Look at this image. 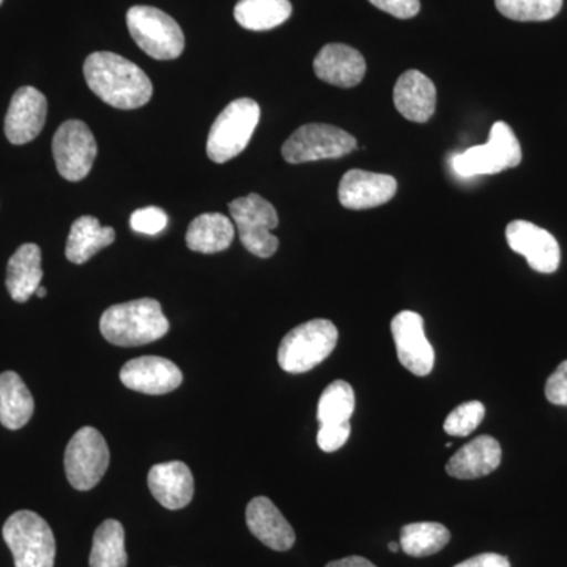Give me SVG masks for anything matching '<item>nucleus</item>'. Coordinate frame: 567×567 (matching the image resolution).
Returning <instances> with one entry per match:
<instances>
[{
  "mask_svg": "<svg viewBox=\"0 0 567 567\" xmlns=\"http://www.w3.org/2000/svg\"><path fill=\"white\" fill-rule=\"evenodd\" d=\"M130 226L134 233L144 235H158L166 229L167 215L166 212L158 207L140 208L133 213L130 218Z\"/></svg>",
  "mask_w": 567,
  "mask_h": 567,
  "instance_id": "obj_32",
  "label": "nucleus"
},
{
  "mask_svg": "<svg viewBox=\"0 0 567 567\" xmlns=\"http://www.w3.org/2000/svg\"><path fill=\"white\" fill-rule=\"evenodd\" d=\"M495 6L509 20L543 22L557 17L563 9V0H495Z\"/></svg>",
  "mask_w": 567,
  "mask_h": 567,
  "instance_id": "obj_30",
  "label": "nucleus"
},
{
  "mask_svg": "<svg viewBox=\"0 0 567 567\" xmlns=\"http://www.w3.org/2000/svg\"><path fill=\"white\" fill-rule=\"evenodd\" d=\"M123 385L137 393L167 394L182 385L183 374L178 365L162 357L134 358L121 371Z\"/></svg>",
  "mask_w": 567,
  "mask_h": 567,
  "instance_id": "obj_15",
  "label": "nucleus"
},
{
  "mask_svg": "<svg viewBox=\"0 0 567 567\" xmlns=\"http://www.w3.org/2000/svg\"><path fill=\"white\" fill-rule=\"evenodd\" d=\"M95 137L84 122L66 121L59 126L52 140V155L59 174L65 181L80 182L87 177L95 163Z\"/></svg>",
  "mask_w": 567,
  "mask_h": 567,
  "instance_id": "obj_11",
  "label": "nucleus"
},
{
  "mask_svg": "<svg viewBox=\"0 0 567 567\" xmlns=\"http://www.w3.org/2000/svg\"><path fill=\"white\" fill-rule=\"evenodd\" d=\"M147 483L156 502L166 509H183L192 503L194 477L192 470L183 462L153 465L148 472Z\"/></svg>",
  "mask_w": 567,
  "mask_h": 567,
  "instance_id": "obj_18",
  "label": "nucleus"
},
{
  "mask_svg": "<svg viewBox=\"0 0 567 567\" xmlns=\"http://www.w3.org/2000/svg\"><path fill=\"white\" fill-rule=\"evenodd\" d=\"M484 415H486V409L480 401L464 402L447 415L443 427L447 435L466 436L483 423Z\"/></svg>",
  "mask_w": 567,
  "mask_h": 567,
  "instance_id": "obj_31",
  "label": "nucleus"
},
{
  "mask_svg": "<svg viewBox=\"0 0 567 567\" xmlns=\"http://www.w3.org/2000/svg\"><path fill=\"white\" fill-rule=\"evenodd\" d=\"M91 567H126L125 529L118 520H104L95 535L91 551Z\"/></svg>",
  "mask_w": 567,
  "mask_h": 567,
  "instance_id": "obj_27",
  "label": "nucleus"
},
{
  "mask_svg": "<svg viewBox=\"0 0 567 567\" xmlns=\"http://www.w3.org/2000/svg\"><path fill=\"white\" fill-rule=\"evenodd\" d=\"M520 163V142L505 122H496L492 126L486 144L456 153L451 159L454 173L464 178L503 173L517 167Z\"/></svg>",
  "mask_w": 567,
  "mask_h": 567,
  "instance_id": "obj_5",
  "label": "nucleus"
},
{
  "mask_svg": "<svg viewBox=\"0 0 567 567\" xmlns=\"http://www.w3.org/2000/svg\"><path fill=\"white\" fill-rule=\"evenodd\" d=\"M506 240L509 248L522 254L537 274L550 275L558 270L561 249L557 238L543 227L517 219L507 224Z\"/></svg>",
  "mask_w": 567,
  "mask_h": 567,
  "instance_id": "obj_12",
  "label": "nucleus"
},
{
  "mask_svg": "<svg viewBox=\"0 0 567 567\" xmlns=\"http://www.w3.org/2000/svg\"><path fill=\"white\" fill-rule=\"evenodd\" d=\"M235 20L248 31H271L292 17L289 0H238L234 10Z\"/></svg>",
  "mask_w": 567,
  "mask_h": 567,
  "instance_id": "obj_26",
  "label": "nucleus"
},
{
  "mask_svg": "<svg viewBox=\"0 0 567 567\" xmlns=\"http://www.w3.org/2000/svg\"><path fill=\"white\" fill-rule=\"evenodd\" d=\"M47 96L31 85L18 89L7 111L6 136L14 145L35 140L47 123Z\"/></svg>",
  "mask_w": 567,
  "mask_h": 567,
  "instance_id": "obj_14",
  "label": "nucleus"
},
{
  "mask_svg": "<svg viewBox=\"0 0 567 567\" xmlns=\"http://www.w3.org/2000/svg\"><path fill=\"white\" fill-rule=\"evenodd\" d=\"M84 78L91 91L117 110L132 111L151 102V78L132 61L114 52H93L84 62Z\"/></svg>",
  "mask_w": 567,
  "mask_h": 567,
  "instance_id": "obj_1",
  "label": "nucleus"
},
{
  "mask_svg": "<svg viewBox=\"0 0 567 567\" xmlns=\"http://www.w3.org/2000/svg\"><path fill=\"white\" fill-rule=\"evenodd\" d=\"M35 293H37V297L44 298V297H47L48 290L44 289V287L40 286L39 289H37Z\"/></svg>",
  "mask_w": 567,
  "mask_h": 567,
  "instance_id": "obj_38",
  "label": "nucleus"
},
{
  "mask_svg": "<svg viewBox=\"0 0 567 567\" xmlns=\"http://www.w3.org/2000/svg\"><path fill=\"white\" fill-rule=\"evenodd\" d=\"M454 567H511V563L503 555L481 554Z\"/></svg>",
  "mask_w": 567,
  "mask_h": 567,
  "instance_id": "obj_36",
  "label": "nucleus"
},
{
  "mask_svg": "<svg viewBox=\"0 0 567 567\" xmlns=\"http://www.w3.org/2000/svg\"><path fill=\"white\" fill-rule=\"evenodd\" d=\"M3 0H0V6H2Z\"/></svg>",
  "mask_w": 567,
  "mask_h": 567,
  "instance_id": "obj_40",
  "label": "nucleus"
},
{
  "mask_svg": "<svg viewBox=\"0 0 567 567\" xmlns=\"http://www.w3.org/2000/svg\"><path fill=\"white\" fill-rule=\"evenodd\" d=\"M235 238L234 223L223 213H204L189 224L186 245L194 252L226 251Z\"/></svg>",
  "mask_w": 567,
  "mask_h": 567,
  "instance_id": "obj_24",
  "label": "nucleus"
},
{
  "mask_svg": "<svg viewBox=\"0 0 567 567\" xmlns=\"http://www.w3.org/2000/svg\"><path fill=\"white\" fill-rule=\"evenodd\" d=\"M546 398L550 404L567 405V361H563L557 371L548 377Z\"/></svg>",
  "mask_w": 567,
  "mask_h": 567,
  "instance_id": "obj_34",
  "label": "nucleus"
},
{
  "mask_svg": "<svg viewBox=\"0 0 567 567\" xmlns=\"http://www.w3.org/2000/svg\"><path fill=\"white\" fill-rule=\"evenodd\" d=\"M246 524L264 546L276 551H286L293 547L295 532L281 511L267 496H257L246 507Z\"/></svg>",
  "mask_w": 567,
  "mask_h": 567,
  "instance_id": "obj_19",
  "label": "nucleus"
},
{
  "mask_svg": "<svg viewBox=\"0 0 567 567\" xmlns=\"http://www.w3.org/2000/svg\"><path fill=\"white\" fill-rule=\"evenodd\" d=\"M451 533L435 522H417L402 528L401 548L410 557L423 558L439 554L450 543Z\"/></svg>",
  "mask_w": 567,
  "mask_h": 567,
  "instance_id": "obj_28",
  "label": "nucleus"
},
{
  "mask_svg": "<svg viewBox=\"0 0 567 567\" xmlns=\"http://www.w3.org/2000/svg\"><path fill=\"white\" fill-rule=\"evenodd\" d=\"M398 358L412 374H431L435 363L434 347L424 333L423 317L413 311H402L391 322Z\"/></svg>",
  "mask_w": 567,
  "mask_h": 567,
  "instance_id": "obj_13",
  "label": "nucleus"
},
{
  "mask_svg": "<svg viewBox=\"0 0 567 567\" xmlns=\"http://www.w3.org/2000/svg\"><path fill=\"white\" fill-rule=\"evenodd\" d=\"M398 192V182L386 174L352 169L339 183V203L349 210H368L390 203Z\"/></svg>",
  "mask_w": 567,
  "mask_h": 567,
  "instance_id": "obj_16",
  "label": "nucleus"
},
{
  "mask_svg": "<svg viewBox=\"0 0 567 567\" xmlns=\"http://www.w3.org/2000/svg\"><path fill=\"white\" fill-rule=\"evenodd\" d=\"M350 432H352L350 421L349 423L322 424L319 434H317V445L324 453H334V451L341 450L346 445Z\"/></svg>",
  "mask_w": 567,
  "mask_h": 567,
  "instance_id": "obj_33",
  "label": "nucleus"
},
{
  "mask_svg": "<svg viewBox=\"0 0 567 567\" xmlns=\"http://www.w3.org/2000/svg\"><path fill=\"white\" fill-rule=\"evenodd\" d=\"M230 216L240 235L241 245L254 256L268 259L279 248L278 237L271 234L278 227V213L259 194L238 197L229 204Z\"/></svg>",
  "mask_w": 567,
  "mask_h": 567,
  "instance_id": "obj_8",
  "label": "nucleus"
},
{
  "mask_svg": "<svg viewBox=\"0 0 567 567\" xmlns=\"http://www.w3.org/2000/svg\"><path fill=\"white\" fill-rule=\"evenodd\" d=\"M260 121V106L251 99L234 100L213 122L207 155L213 163H227L248 147Z\"/></svg>",
  "mask_w": 567,
  "mask_h": 567,
  "instance_id": "obj_6",
  "label": "nucleus"
},
{
  "mask_svg": "<svg viewBox=\"0 0 567 567\" xmlns=\"http://www.w3.org/2000/svg\"><path fill=\"white\" fill-rule=\"evenodd\" d=\"M35 402L29 388L13 371L0 374V424L18 431L31 421Z\"/></svg>",
  "mask_w": 567,
  "mask_h": 567,
  "instance_id": "obj_25",
  "label": "nucleus"
},
{
  "mask_svg": "<svg viewBox=\"0 0 567 567\" xmlns=\"http://www.w3.org/2000/svg\"><path fill=\"white\" fill-rule=\"evenodd\" d=\"M502 464V446L495 439L481 435L466 443L450 458L447 475L456 480H477L491 475Z\"/></svg>",
  "mask_w": 567,
  "mask_h": 567,
  "instance_id": "obj_21",
  "label": "nucleus"
},
{
  "mask_svg": "<svg viewBox=\"0 0 567 567\" xmlns=\"http://www.w3.org/2000/svg\"><path fill=\"white\" fill-rule=\"evenodd\" d=\"M354 412V391L344 380L324 388L317 406V420L322 424L349 423Z\"/></svg>",
  "mask_w": 567,
  "mask_h": 567,
  "instance_id": "obj_29",
  "label": "nucleus"
},
{
  "mask_svg": "<svg viewBox=\"0 0 567 567\" xmlns=\"http://www.w3.org/2000/svg\"><path fill=\"white\" fill-rule=\"evenodd\" d=\"M126 25L137 47L156 61H174L185 50V35L178 22L155 7H132L126 13Z\"/></svg>",
  "mask_w": 567,
  "mask_h": 567,
  "instance_id": "obj_7",
  "label": "nucleus"
},
{
  "mask_svg": "<svg viewBox=\"0 0 567 567\" xmlns=\"http://www.w3.org/2000/svg\"><path fill=\"white\" fill-rule=\"evenodd\" d=\"M14 567H54L55 539L48 522L32 511H18L2 529Z\"/></svg>",
  "mask_w": 567,
  "mask_h": 567,
  "instance_id": "obj_4",
  "label": "nucleus"
},
{
  "mask_svg": "<svg viewBox=\"0 0 567 567\" xmlns=\"http://www.w3.org/2000/svg\"><path fill=\"white\" fill-rule=\"evenodd\" d=\"M324 567H377L372 565L369 559L363 557H347L342 559H338V561L328 563Z\"/></svg>",
  "mask_w": 567,
  "mask_h": 567,
  "instance_id": "obj_37",
  "label": "nucleus"
},
{
  "mask_svg": "<svg viewBox=\"0 0 567 567\" xmlns=\"http://www.w3.org/2000/svg\"><path fill=\"white\" fill-rule=\"evenodd\" d=\"M100 330L107 342L118 347H137L158 341L169 331V320L162 305L153 298L111 306L100 320Z\"/></svg>",
  "mask_w": 567,
  "mask_h": 567,
  "instance_id": "obj_2",
  "label": "nucleus"
},
{
  "mask_svg": "<svg viewBox=\"0 0 567 567\" xmlns=\"http://www.w3.org/2000/svg\"><path fill=\"white\" fill-rule=\"evenodd\" d=\"M110 447L104 436L91 425L71 436L65 451V473L76 491H91L110 466Z\"/></svg>",
  "mask_w": 567,
  "mask_h": 567,
  "instance_id": "obj_9",
  "label": "nucleus"
},
{
  "mask_svg": "<svg viewBox=\"0 0 567 567\" xmlns=\"http://www.w3.org/2000/svg\"><path fill=\"white\" fill-rule=\"evenodd\" d=\"M43 279L41 249L35 244H25L17 249L7 265V289L17 303H25Z\"/></svg>",
  "mask_w": 567,
  "mask_h": 567,
  "instance_id": "obj_22",
  "label": "nucleus"
},
{
  "mask_svg": "<svg viewBox=\"0 0 567 567\" xmlns=\"http://www.w3.org/2000/svg\"><path fill=\"white\" fill-rule=\"evenodd\" d=\"M357 148L352 134L324 123H309L282 145V156L287 163L301 164L336 159L349 155Z\"/></svg>",
  "mask_w": 567,
  "mask_h": 567,
  "instance_id": "obj_10",
  "label": "nucleus"
},
{
  "mask_svg": "<svg viewBox=\"0 0 567 567\" xmlns=\"http://www.w3.org/2000/svg\"><path fill=\"white\" fill-rule=\"evenodd\" d=\"M399 548H401V544H395V543L390 544V550L394 551V554H395V551H399Z\"/></svg>",
  "mask_w": 567,
  "mask_h": 567,
  "instance_id": "obj_39",
  "label": "nucleus"
},
{
  "mask_svg": "<svg viewBox=\"0 0 567 567\" xmlns=\"http://www.w3.org/2000/svg\"><path fill=\"white\" fill-rule=\"evenodd\" d=\"M338 339V328L331 320L316 319L298 324L282 339L278 363L290 374H305L330 357Z\"/></svg>",
  "mask_w": 567,
  "mask_h": 567,
  "instance_id": "obj_3",
  "label": "nucleus"
},
{
  "mask_svg": "<svg viewBox=\"0 0 567 567\" xmlns=\"http://www.w3.org/2000/svg\"><path fill=\"white\" fill-rule=\"evenodd\" d=\"M114 241L115 230L112 227H103L95 216H81L71 224L65 256L71 264L82 265Z\"/></svg>",
  "mask_w": 567,
  "mask_h": 567,
  "instance_id": "obj_23",
  "label": "nucleus"
},
{
  "mask_svg": "<svg viewBox=\"0 0 567 567\" xmlns=\"http://www.w3.org/2000/svg\"><path fill=\"white\" fill-rule=\"evenodd\" d=\"M377 9L385 11L399 20H410L420 13V0H369Z\"/></svg>",
  "mask_w": 567,
  "mask_h": 567,
  "instance_id": "obj_35",
  "label": "nucleus"
},
{
  "mask_svg": "<svg viewBox=\"0 0 567 567\" xmlns=\"http://www.w3.org/2000/svg\"><path fill=\"white\" fill-rule=\"evenodd\" d=\"M394 106L406 121L429 122L436 107L434 82L429 80L421 71H405L395 82Z\"/></svg>",
  "mask_w": 567,
  "mask_h": 567,
  "instance_id": "obj_20",
  "label": "nucleus"
},
{
  "mask_svg": "<svg viewBox=\"0 0 567 567\" xmlns=\"http://www.w3.org/2000/svg\"><path fill=\"white\" fill-rule=\"evenodd\" d=\"M365 70L363 54L342 43L327 44L315 59L317 78L336 87H354L363 81Z\"/></svg>",
  "mask_w": 567,
  "mask_h": 567,
  "instance_id": "obj_17",
  "label": "nucleus"
}]
</instances>
